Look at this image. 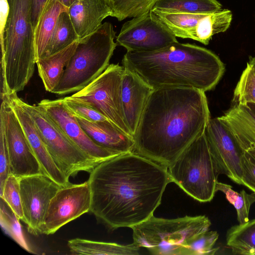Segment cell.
Instances as JSON below:
<instances>
[{
    "mask_svg": "<svg viewBox=\"0 0 255 255\" xmlns=\"http://www.w3.org/2000/svg\"><path fill=\"white\" fill-rule=\"evenodd\" d=\"M87 181L90 212L111 230L131 228L153 215L172 182L167 167L134 152L101 162Z\"/></svg>",
    "mask_w": 255,
    "mask_h": 255,
    "instance_id": "obj_1",
    "label": "cell"
},
{
    "mask_svg": "<svg viewBox=\"0 0 255 255\" xmlns=\"http://www.w3.org/2000/svg\"><path fill=\"white\" fill-rule=\"evenodd\" d=\"M210 119L205 92L189 87L153 90L133 135V152L167 168L205 132Z\"/></svg>",
    "mask_w": 255,
    "mask_h": 255,
    "instance_id": "obj_2",
    "label": "cell"
},
{
    "mask_svg": "<svg viewBox=\"0 0 255 255\" xmlns=\"http://www.w3.org/2000/svg\"><path fill=\"white\" fill-rule=\"evenodd\" d=\"M122 64L153 90L189 87L206 92L214 89L225 71L224 64L212 51L179 42L154 51H127Z\"/></svg>",
    "mask_w": 255,
    "mask_h": 255,
    "instance_id": "obj_3",
    "label": "cell"
},
{
    "mask_svg": "<svg viewBox=\"0 0 255 255\" xmlns=\"http://www.w3.org/2000/svg\"><path fill=\"white\" fill-rule=\"evenodd\" d=\"M7 1L9 13L0 38L1 94L22 91L33 76L36 64L31 0Z\"/></svg>",
    "mask_w": 255,
    "mask_h": 255,
    "instance_id": "obj_4",
    "label": "cell"
},
{
    "mask_svg": "<svg viewBox=\"0 0 255 255\" xmlns=\"http://www.w3.org/2000/svg\"><path fill=\"white\" fill-rule=\"evenodd\" d=\"M113 25L105 22L94 32L79 40L62 77L52 92L59 95L77 92L101 75L110 65L117 45Z\"/></svg>",
    "mask_w": 255,
    "mask_h": 255,
    "instance_id": "obj_5",
    "label": "cell"
},
{
    "mask_svg": "<svg viewBox=\"0 0 255 255\" xmlns=\"http://www.w3.org/2000/svg\"><path fill=\"white\" fill-rule=\"evenodd\" d=\"M167 169L172 182L195 200L208 202L214 198L220 173L205 132L193 140Z\"/></svg>",
    "mask_w": 255,
    "mask_h": 255,
    "instance_id": "obj_6",
    "label": "cell"
},
{
    "mask_svg": "<svg viewBox=\"0 0 255 255\" xmlns=\"http://www.w3.org/2000/svg\"><path fill=\"white\" fill-rule=\"evenodd\" d=\"M211 222L205 215L174 219L153 215L131 228L133 243L156 255H181L187 242L209 230Z\"/></svg>",
    "mask_w": 255,
    "mask_h": 255,
    "instance_id": "obj_7",
    "label": "cell"
},
{
    "mask_svg": "<svg viewBox=\"0 0 255 255\" xmlns=\"http://www.w3.org/2000/svg\"><path fill=\"white\" fill-rule=\"evenodd\" d=\"M20 103L34 121L54 163L69 179L79 172L90 173L100 162L83 152L37 105Z\"/></svg>",
    "mask_w": 255,
    "mask_h": 255,
    "instance_id": "obj_8",
    "label": "cell"
},
{
    "mask_svg": "<svg viewBox=\"0 0 255 255\" xmlns=\"http://www.w3.org/2000/svg\"><path fill=\"white\" fill-rule=\"evenodd\" d=\"M123 66L110 64L97 78L72 97L92 104L117 127L131 134L125 116L122 85Z\"/></svg>",
    "mask_w": 255,
    "mask_h": 255,
    "instance_id": "obj_9",
    "label": "cell"
},
{
    "mask_svg": "<svg viewBox=\"0 0 255 255\" xmlns=\"http://www.w3.org/2000/svg\"><path fill=\"white\" fill-rule=\"evenodd\" d=\"M178 42L151 10L126 22L116 38L118 45L130 52L154 51Z\"/></svg>",
    "mask_w": 255,
    "mask_h": 255,
    "instance_id": "obj_10",
    "label": "cell"
},
{
    "mask_svg": "<svg viewBox=\"0 0 255 255\" xmlns=\"http://www.w3.org/2000/svg\"><path fill=\"white\" fill-rule=\"evenodd\" d=\"M91 199L88 181L61 187L50 202L41 234H53L65 225L90 212Z\"/></svg>",
    "mask_w": 255,
    "mask_h": 255,
    "instance_id": "obj_11",
    "label": "cell"
},
{
    "mask_svg": "<svg viewBox=\"0 0 255 255\" xmlns=\"http://www.w3.org/2000/svg\"><path fill=\"white\" fill-rule=\"evenodd\" d=\"M1 100L0 119L4 125L10 173L18 178L43 174L15 113L7 101Z\"/></svg>",
    "mask_w": 255,
    "mask_h": 255,
    "instance_id": "obj_12",
    "label": "cell"
},
{
    "mask_svg": "<svg viewBox=\"0 0 255 255\" xmlns=\"http://www.w3.org/2000/svg\"><path fill=\"white\" fill-rule=\"evenodd\" d=\"M23 213L28 232L41 234V227L50 202L62 187L44 174L19 178Z\"/></svg>",
    "mask_w": 255,
    "mask_h": 255,
    "instance_id": "obj_13",
    "label": "cell"
},
{
    "mask_svg": "<svg viewBox=\"0 0 255 255\" xmlns=\"http://www.w3.org/2000/svg\"><path fill=\"white\" fill-rule=\"evenodd\" d=\"M210 152L220 174L242 185V151L219 117L210 119L205 130Z\"/></svg>",
    "mask_w": 255,
    "mask_h": 255,
    "instance_id": "obj_14",
    "label": "cell"
},
{
    "mask_svg": "<svg viewBox=\"0 0 255 255\" xmlns=\"http://www.w3.org/2000/svg\"><path fill=\"white\" fill-rule=\"evenodd\" d=\"M37 105L61 128L85 153L101 162L120 154L95 142L84 130L76 117L64 106L63 98L44 99Z\"/></svg>",
    "mask_w": 255,
    "mask_h": 255,
    "instance_id": "obj_15",
    "label": "cell"
},
{
    "mask_svg": "<svg viewBox=\"0 0 255 255\" xmlns=\"http://www.w3.org/2000/svg\"><path fill=\"white\" fill-rule=\"evenodd\" d=\"M9 104L18 118L31 148L39 161L43 173L60 185L65 187L71 183L57 167L50 156L36 125L21 105L17 93L1 95Z\"/></svg>",
    "mask_w": 255,
    "mask_h": 255,
    "instance_id": "obj_16",
    "label": "cell"
},
{
    "mask_svg": "<svg viewBox=\"0 0 255 255\" xmlns=\"http://www.w3.org/2000/svg\"><path fill=\"white\" fill-rule=\"evenodd\" d=\"M153 90L138 75L124 67L122 85V100L126 122L132 136Z\"/></svg>",
    "mask_w": 255,
    "mask_h": 255,
    "instance_id": "obj_17",
    "label": "cell"
},
{
    "mask_svg": "<svg viewBox=\"0 0 255 255\" xmlns=\"http://www.w3.org/2000/svg\"><path fill=\"white\" fill-rule=\"evenodd\" d=\"M79 39L96 31L103 20L112 15V10L104 0H77L68 9Z\"/></svg>",
    "mask_w": 255,
    "mask_h": 255,
    "instance_id": "obj_18",
    "label": "cell"
},
{
    "mask_svg": "<svg viewBox=\"0 0 255 255\" xmlns=\"http://www.w3.org/2000/svg\"><path fill=\"white\" fill-rule=\"evenodd\" d=\"M84 130L97 143L119 154L133 152L134 141L111 122H93L76 117Z\"/></svg>",
    "mask_w": 255,
    "mask_h": 255,
    "instance_id": "obj_19",
    "label": "cell"
},
{
    "mask_svg": "<svg viewBox=\"0 0 255 255\" xmlns=\"http://www.w3.org/2000/svg\"><path fill=\"white\" fill-rule=\"evenodd\" d=\"M219 118L242 151L255 150V115L247 106L233 105Z\"/></svg>",
    "mask_w": 255,
    "mask_h": 255,
    "instance_id": "obj_20",
    "label": "cell"
},
{
    "mask_svg": "<svg viewBox=\"0 0 255 255\" xmlns=\"http://www.w3.org/2000/svg\"><path fill=\"white\" fill-rule=\"evenodd\" d=\"M78 44L79 40L59 51L36 61L39 76L47 91L52 93L59 84Z\"/></svg>",
    "mask_w": 255,
    "mask_h": 255,
    "instance_id": "obj_21",
    "label": "cell"
},
{
    "mask_svg": "<svg viewBox=\"0 0 255 255\" xmlns=\"http://www.w3.org/2000/svg\"><path fill=\"white\" fill-rule=\"evenodd\" d=\"M68 9L57 0H48L34 33L36 62L45 56L58 16Z\"/></svg>",
    "mask_w": 255,
    "mask_h": 255,
    "instance_id": "obj_22",
    "label": "cell"
},
{
    "mask_svg": "<svg viewBox=\"0 0 255 255\" xmlns=\"http://www.w3.org/2000/svg\"><path fill=\"white\" fill-rule=\"evenodd\" d=\"M68 246L70 253L73 255H137L139 254L140 249L133 243L123 245L81 238L69 240Z\"/></svg>",
    "mask_w": 255,
    "mask_h": 255,
    "instance_id": "obj_23",
    "label": "cell"
},
{
    "mask_svg": "<svg viewBox=\"0 0 255 255\" xmlns=\"http://www.w3.org/2000/svg\"><path fill=\"white\" fill-rule=\"evenodd\" d=\"M226 244L233 254L255 255V219L231 227L227 233Z\"/></svg>",
    "mask_w": 255,
    "mask_h": 255,
    "instance_id": "obj_24",
    "label": "cell"
},
{
    "mask_svg": "<svg viewBox=\"0 0 255 255\" xmlns=\"http://www.w3.org/2000/svg\"><path fill=\"white\" fill-rule=\"evenodd\" d=\"M222 9L217 0H158L151 10L189 13H210Z\"/></svg>",
    "mask_w": 255,
    "mask_h": 255,
    "instance_id": "obj_25",
    "label": "cell"
},
{
    "mask_svg": "<svg viewBox=\"0 0 255 255\" xmlns=\"http://www.w3.org/2000/svg\"><path fill=\"white\" fill-rule=\"evenodd\" d=\"M78 40L68 11H63L58 16L45 56L59 51Z\"/></svg>",
    "mask_w": 255,
    "mask_h": 255,
    "instance_id": "obj_26",
    "label": "cell"
},
{
    "mask_svg": "<svg viewBox=\"0 0 255 255\" xmlns=\"http://www.w3.org/2000/svg\"><path fill=\"white\" fill-rule=\"evenodd\" d=\"M216 192H223L227 200L235 207L239 224H244L249 221V212L252 205L255 202V193L250 194L244 190L240 193L234 190L232 187L227 184L218 182Z\"/></svg>",
    "mask_w": 255,
    "mask_h": 255,
    "instance_id": "obj_27",
    "label": "cell"
},
{
    "mask_svg": "<svg viewBox=\"0 0 255 255\" xmlns=\"http://www.w3.org/2000/svg\"><path fill=\"white\" fill-rule=\"evenodd\" d=\"M119 21L135 17L149 11L158 0H104Z\"/></svg>",
    "mask_w": 255,
    "mask_h": 255,
    "instance_id": "obj_28",
    "label": "cell"
},
{
    "mask_svg": "<svg viewBox=\"0 0 255 255\" xmlns=\"http://www.w3.org/2000/svg\"><path fill=\"white\" fill-rule=\"evenodd\" d=\"M19 219L4 200L0 199V224L5 233L26 251L34 253L23 234Z\"/></svg>",
    "mask_w": 255,
    "mask_h": 255,
    "instance_id": "obj_29",
    "label": "cell"
},
{
    "mask_svg": "<svg viewBox=\"0 0 255 255\" xmlns=\"http://www.w3.org/2000/svg\"><path fill=\"white\" fill-rule=\"evenodd\" d=\"M232 103L243 106L255 104V72L249 62L234 90Z\"/></svg>",
    "mask_w": 255,
    "mask_h": 255,
    "instance_id": "obj_30",
    "label": "cell"
},
{
    "mask_svg": "<svg viewBox=\"0 0 255 255\" xmlns=\"http://www.w3.org/2000/svg\"><path fill=\"white\" fill-rule=\"evenodd\" d=\"M219 238L217 231H206L190 240L182 250L181 255H214L218 248H213Z\"/></svg>",
    "mask_w": 255,
    "mask_h": 255,
    "instance_id": "obj_31",
    "label": "cell"
},
{
    "mask_svg": "<svg viewBox=\"0 0 255 255\" xmlns=\"http://www.w3.org/2000/svg\"><path fill=\"white\" fill-rule=\"evenodd\" d=\"M64 106L75 117L93 122L110 121L91 103L71 96L63 98Z\"/></svg>",
    "mask_w": 255,
    "mask_h": 255,
    "instance_id": "obj_32",
    "label": "cell"
},
{
    "mask_svg": "<svg viewBox=\"0 0 255 255\" xmlns=\"http://www.w3.org/2000/svg\"><path fill=\"white\" fill-rule=\"evenodd\" d=\"M0 197L4 199L18 219L23 222L19 178L10 174L5 181L2 190L0 192Z\"/></svg>",
    "mask_w": 255,
    "mask_h": 255,
    "instance_id": "obj_33",
    "label": "cell"
},
{
    "mask_svg": "<svg viewBox=\"0 0 255 255\" xmlns=\"http://www.w3.org/2000/svg\"><path fill=\"white\" fill-rule=\"evenodd\" d=\"M10 174L9 160L4 125L2 120L0 119V192L2 190L5 181Z\"/></svg>",
    "mask_w": 255,
    "mask_h": 255,
    "instance_id": "obj_34",
    "label": "cell"
},
{
    "mask_svg": "<svg viewBox=\"0 0 255 255\" xmlns=\"http://www.w3.org/2000/svg\"><path fill=\"white\" fill-rule=\"evenodd\" d=\"M242 185L255 193V159L242 151L241 156Z\"/></svg>",
    "mask_w": 255,
    "mask_h": 255,
    "instance_id": "obj_35",
    "label": "cell"
},
{
    "mask_svg": "<svg viewBox=\"0 0 255 255\" xmlns=\"http://www.w3.org/2000/svg\"><path fill=\"white\" fill-rule=\"evenodd\" d=\"M47 1L48 0H31V17L34 33Z\"/></svg>",
    "mask_w": 255,
    "mask_h": 255,
    "instance_id": "obj_36",
    "label": "cell"
},
{
    "mask_svg": "<svg viewBox=\"0 0 255 255\" xmlns=\"http://www.w3.org/2000/svg\"><path fill=\"white\" fill-rule=\"evenodd\" d=\"M62 5L69 8L77 0H57Z\"/></svg>",
    "mask_w": 255,
    "mask_h": 255,
    "instance_id": "obj_37",
    "label": "cell"
},
{
    "mask_svg": "<svg viewBox=\"0 0 255 255\" xmlns=\"http://www.w3.org/2000/svg\"><path fill=\"white\" fill-rule=\"evenodd\" d=\"M250 110L252 111V112L255 115V104L253 103H248L246 105Z\"/></svg>",
    "mask_w": 255,
    "mask_h": 255,
    "instance_id": "obj_38",
    "label": "cell"
},
{
    "mask_svg": "<svg viewBox=\"0 0 255 255\" xmlns=\"http://www.w3.org/2000/svg\"><path fill=\"white\" fill-rule=\"evenodd\" d=\"M249 63H250V64H251L252 65V66H253V67L254 68V70L255 72V56H254V57L250 56V58H249Z\"/></svg>",
    "mask_w": 255,
    "mask_h": 255,
    "instance_id": "obj_39",
    "label": "cell"
},
{
    "mask_svg": "<svg viewBox=\"0 0 255 255\" xmlns=\"http://www.w3.org/2000/svg\"><path fill=\"white\" fill-rule=\"evenodd\" d=\"M246 151L248 152L253 158L255 159V150L254 149H249L245 151Z\"/></svg>",
    "mask_w": 255,
    "mask_h": 255,
    "instance_id": "obj_40",
    "label": "cell"
}]
</instances>
